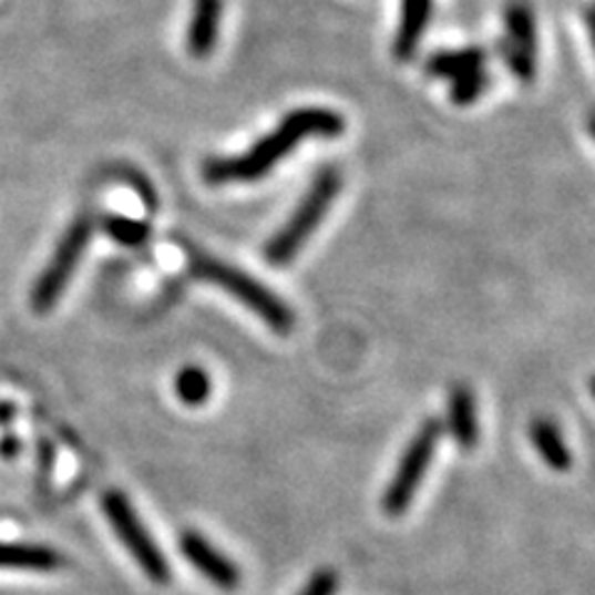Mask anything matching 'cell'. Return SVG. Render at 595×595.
Instances as JSON below:
<instances>
[{
  "instance_id": "7402d4cb",
  "label": "cell",
  "mask_w": 595,
  "mask_h": 595,
  "mask_svg": "<svg viewBox=\"0 0 595 595\" xmlns=\"http://www.w3.org/2000/svg\"><path fill=\"white\" fill-rule=\"evenodd\" d=\"M588 130H591V134H593V140H595V112L591 114V120H588Z\"/></svg>"
},
{
  "instance_id": "9a60e30c",
  "label": "cell",
  "mask_w": 595,
  "mask_h": 595,
  "mask_svg": "<svg viewBox=\"0 0 595 595\" xmlns=\"http://www.w3.org/2000/svg\"><path fill=\"white\" fill-rule=\"evenodd\" d=\"M174 392L186 407H202L212 397V380L204 368L186 365L174 378Z\"/></svg>"
},
{
  "instance_id": "8fae6325",
  "label": "cell",
  "mask_w": 595,
  "mask_h": 595,
  "mask_svg": "<svg viewBox=\"0 0 595 595\" xmlns=\"http://www.w3.org/2000/svg\"><path fill=\"white\" fill-rule=\"evenodd\" d=\"M447 427L452 432L454 442L462 449H474L479 444V420L474 394L464 384H456L449 394L447 404Z\"/></svg>"
},
{
  "instance_id": "e0dca14e",
  "label": "cell",
  "mask_w": 595,
  "mask_h": 595,
  "mask_svg": "<svg viewBox=\"0 0 595 595\" xmlns=\"http://www.w3.org/2000/svg\"><path fill=\"white\" fill-rule=\"evenodd\" d=\"M489 82H492V75L484 68H479L469 75L456 78L452 82V90H449V98L456 104V107H466V104H474L479 98L484 95L489 90Z\"/></svg>"
},
{
  "instance_id": "8992f818",
  "label": "cell",
  "mask_w": 595,
  "mask_h": 595,
  "mask_svg": "<svg viewBox=\"0 0 595 595\" xmlns=\"http://www.w3.org/2000/svg\"><path fill=\"white\" fill-rule=\"evenodd\" d=\"M442 430H444L442 422L430 417V420H424L420 430L414 432L412 442L407 444L400 464H397L394 469L392 482L388 484V489H384V496H382V509L388 511L390 516L404 514V509L412 504L417 489L422 486L427 469H430L432 464L437 447H440Z\"/></svg>"
},
{
  "instance_id": "7a4b0ae2",
  "label": "cell",
  "mask_w": 595,
  "mask_h": 595,
  "mask_svg": "<svg viewBox=\"0 0 595 595\" xmlns=\"http://www.w3.org/2000/svg\"><path fill=\"white\" fill-rule=\"evenodd\" d=\"M192 274L196 278L206 280V284H214L222 290H226L228 296H234L238 302L256 312V316L266 322L270 330L276 332H290L296 326V316L284 300H280L274 290L266 288L260 280L254 276H248L246 270L228 266L224 260H216L212 256L204 254H192Z\"/></svg>"
},
{
  "instance_id": "6da1fadb",
  "label": "cell",
  "mask_w": 595,
  "mask_h": 595,
  "mask_svg": "<svg viewBox=\"0 0 595 595\" xmlns=\"http://www.w3.org/2000/svg\"><path fill=\"white\" fill-rule=\"evenodd\" d=\"M346 132V117L328 107H298L290 110L276 130L264 134L250 144L244 154L236 156H212L202 166L206 184H250L278 166L298 144L310 137L332 140Z\"/></svg>"
},
{
  "instance_id": "9c48e42d",
  "label": "cell",
  "mask_w": 595,
  "mask_h": 595,
  "mask_svg": "<svg viewBox=\"0 0 595 595\" xmlns=\"http://www.w3.org/2000/svg\"><path fill=\"white\" fill-rule=\"evenodd\" d=\"M434 0H402L400 23L394 30L392 58L397 62H410L422 45V38L430 28Z\"/></svg>"
},
{
  "instance_id": "277c9868",
  "label": "cell",
  "mask_w": 595,
  "mask_h": 595,
  "mask_svg": "<svg viewBox=\"0 0 595 595\" xmlns=\"http://www.w3.org/2000/svg\"><path fill=\"white\" fill-rule=\"evenodd\" d=\"M102 511L124 548L130 551V556L137 561V566L144 571V576L152 583L166 586V583L172 581L170 561H166L164 551L156 546L147 526L142 524V519L137 516V511L132 509L130 499L117 492V489H110V492H104L102 496Z\"/></svg>"
},
{
  "instance_id": "52a82bcc",
  "label": "cell",
  "mask_w": 595,
  "mask_h": 595,
  "mask_svg": "<svg viewBox=\"0 0 595 595\" xmlns=\"http://www.w3.org/2000/svg\"><path fill=\"white\" fill-rule=\"evenodd\" d=\"M499 52L511 75L524 85L534 82L538 72V25L526 0H511L509 3Z\"/></svg>"
},
{
  "instance_id": "603a6c76",
  "label": "cell",
  "mask_w": 595,
  "mask_h": 595,
  "mask_svg": "<svg viewBox=\"0 0 595 595\" xmlns=\"http://www.w3.org/2000/svg\"><path fill=\"white\" fill-rule=\"evenodd\" d=\"M591 392H593V397H595V378L591 380Z\"/></svg>"
},
{
  "instance_id": "5bb4252c",
  "label": "cell",
  "mask_w": 595,
  "mask_h": 595,
  "mask_svg": "<svg viewBox=\"0 0 595 595\" xmlns=\"http://www.w3.org/2000/svg\"><path fill=\"white\" fill-rule=\"evenodd\" d=\"M531 442L538 449V454L544 456V462L556 469V472H566L571 469V449L563 442V434L551 420H536L531 424Z\"/></svg>"
},
{
  "instance_id": "7c38bea8",
  "label": "cell",
  "mask_w": 595,
  "mask_h": 595,
  "mask_svg": "<svg viewBox=\"0 0 595 595\" xmlns=\"http://www.w3.org/2000/svg\"><path fill=\"white\" fill-rule=\"evenodd\" d=\"M486 52L482 48H459V50H442L434 52L427 60V75L434 80H449L454 82L456 78L469 75V72H474L479 68H484Z\"/></svg>"
},
{
  "instance_id": "2e32d148",
  "label": "cell",
  "mask_w": 595,
  "mask_h": 595,
  "mask_svg": "<svg viewBox=\"0 0 595 595\" xmlns=\"http://www.w3.org/2000/svg\"><path fill=\"white\" fill-rule=\"evenodd\" d=\"M102 232L107 234L112 238V242L134 248V246H144V244H147L150 224L137 222V218H130V216L110 214V216H104Z\"/></svg>"
},
{
  "instance_id": "5b68a950",
  "label": "cell",
  "mask_w": 595,
  "mask_h": 595,
  "mask_svg": "<svg viewBox=\"0 0 595 595\" xmlns=\"http://www.w3.org/2000/svg\"><path fill=\"white\" fill-rule=\"evenodd\" d=\"M92 232H95V218L90 214H80L68 226V232L62 234L45 270L38 276L33 290H30V306H33L35 312H48L50 308H55L60 296L65 294L72 274L80 266L82 256H85Z\"/></svg>"
},
{
  "instance_id": "30bf717a",
  "label": "cell",
  "mask_w": 595,
  "mask_h": 595,
  "mask_svg": "<svg viewBox=\"0 0 595 595\" xmlns=\"http://www.w3.org/2000/svg\"><path fill=\"white\" fill-rule=\"evenodd\" d=\"M224 20V0H194L189 28H186V50L194 60H206L218 45Z\"/></svg>"
},
{
  "instance_id": "ffe728a7",
  "label": "cell",
  "mask_w": 595,
  "mask_h": 595,
  "mask_svg": "<svg viewBox=\"0 0 595 595\" xmlns=\"http://www.w3.org/2000/svg\"><path fill=\"white\" fill-rule=\"evenodd\" d=\"M16 420V404L13 402H0V427H10Z\"/></svg>"
},
{
  "instance_id": "d6986e66",
  "label": "cell",
  "mask_w": 595,
  "mask_h": 595,
  "mask_svg": "<svg viewBox=\"0 0 595 595\" xmlns=\"http://www.w3.org/2000/svg\"><path fill=\"white\" fill-rule=\"evenodd\" d=\"M20 452H23V442H20V437L10 434V432L0 437V459L13 462V459L20 456Z\"/></svg>"
},
{
  "instance_id": "44dd1931",
  "label": "cell",
  "mask_w": 595,
  "mask_h": 595,
  "mask_svg": "<svg viewBox=\"0 0 595 595\" xmlns=\"http://www.w3.org/2000/svg\"><path fill=\"white\" fill-rule=\"evenodd\" d=\"M586 28H588L591 43H593V50H595V6L586 10Z\"/></svg>"
},
{
  "instance_id": "ac0fdd59",
  "label": "cell",
  "mask_w": 595,
  "mask_h": 595,
  "mask_svg": "<svg viewBox=\"0 0 595 595\" xmlns=\"http://www.w3.org/2000/svg\"><path fill=\"white\" fill-rule=\"evenodd\" d=\"M338 588H340L338 573L330 568H320L312 573L310 581L306 583V588H302L298 595H336Z\"/></svg>"
},
{
  "instance_id": "3957f363",
  "label": "cell",
  "mask_w": 595,
  "mask_h": 595,
  "mask_svg": "<svg viewBox=\"0 0 595 595\" xmlns=\"http://www.w3.org/2000/svg\"><path fill=\"white\" fill-rule=\"evenodd\" d=\"M342 189V176L338 170H322L316 179H312L310 189L302 194L296 212L290 214L288 222L274 238L266 244V260L270 266L284 268L298 256V250L306 246L310 234L322 224V218L330 212L332 202H336Z\"/></svg>"
},
{
  "instance_id": "ba28073f",
  "label": "cell",
  "mask_w": 595,
  "mask_h": 595,
  "mask_svg": "<svg viewBox=\"0 0 595 595\" xmlns=\"http://www.w3.org/2000/svg\"><path fill=\"white\" fill-rule=\"evenodd\" d=\"M179 548L184 558L202 573L206 581H212L214 586L224 591H234L242 583V571L236 568V563L228 561L222 551L208 544V541L196 534V531H184L179 538Z\"/></svg>"
},
{
  "instance_id": "4fadbf2b",
  "label": "cell",
  "mask_w": 595,
  "mask_h": 595,
  "mask_svg": "<svg viewBox=\"0 0 595 595\" xmlns=\"http://www.w3.org/2000/svg\"><path fill=\"white\" fill-rule=\"evenodd\" d=\"M62 563L65 561H62L55 548L35 544H6V541H0V568L55 571Z\"/></svg>"
}]
</instances>
